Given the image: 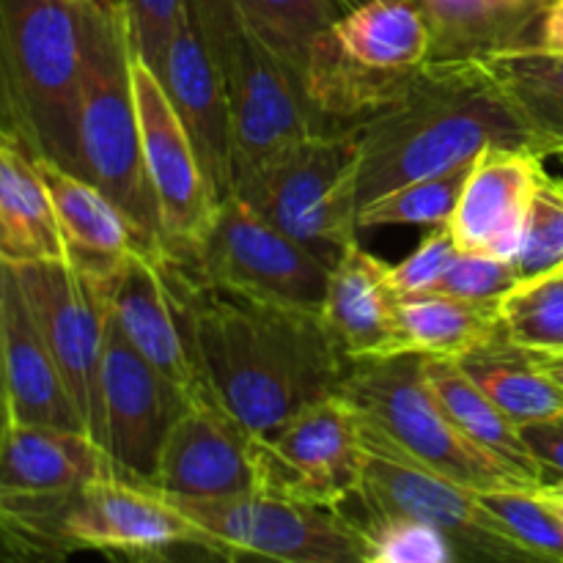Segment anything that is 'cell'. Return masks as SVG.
Segmentation results:
<instances>
[{
  "instance_id": "6da1fadb",
  "label": "cell",
  "mask_w": 563,
  "mask_h": 563,
  "mask_svg": "<svg viewBox=\"0 0 563 563\" xmlns=\"http://www.w3.org/2000/svg\"><path fill=\"white\" fill-rule=\"evenodd\" d=\"M165 262V258H163ZM209 394L253 434L333 396L350 368L322 313L245 300L165 262Z\"/></svg>"
},
{
  "instance_id": "7a4b0ae2",
  "label": "cell",
  "mask_w": 563,
  "mask_h": 563,
  "mask_svg": "<svg viewBox=\"0 0 563 563\" xmlns=\"http://www.w3.org/2000/svg\"><path fill=\"white\" fill-rule=\"evenodd\" d=\"M357 207L405 181L471 163L493 143L539 154L484 60H423L399 99L357 124Z\"/></svg>"
},
{
  "instance_id": "3957f363",
  "label": "cell",
  "mask_w": 563,
  "mask_h": 563,
  "mask_svg": "<svg viewBox=\"0 0 563 563\" xmlns=\"http://www.w3.org/2000/svg\"><path fill=\"white\" fill-rule=\"evenodd\" d=\"M132 60L135 44L121 0H82L77 174L108 192L132 220L143 247L165 258L157 201L143 163Z\"/></svg>"
},
{
  "instance_id": "277c9868",
  "label": "cell",
  "mask_w": 563,
  "mask_h": 563,
  "mask_svg": "<svg viewBox=\"0 0 563 563\" xmlns=\"http://www.w3.org/2000/svg\"><path fill=\"white\" fill-rule=\"evenodd\" d=\"M82 0H0V137L77 174Z\"/></svg>"
},
{
  "instance_id": "5b68a950",
  "label": "cell",
  "mask_w": 563,
  "mask_h": 563,
  "mask_svg": "<svg viewBox=\"0 0 563 563\" xmlns=\"http://www.w3.org/2000/svg\"><path fill=\"white\" fill-rule=\"evenodd\" d=\"M187 14L201 36L234 126V190L295 143L328 132L308 104L302 77L242 16L234 0H187Z\"/></svg>"
},
{
  "instance_id": "8992f818",
  "label": "cell",
  "mask_w": 563,
  "mask_h": 563,
  "mask_svg": "<svg viewBox=\"0 0 563 563\" xmlns=\"http://www.w3.org/2000/svg\"><path fill=\"white\" fill-rule=\"evenodd\" d=\"M335 394L350 401L366 421L383 429L399 449L462 487L476 493L531 489L456 429L429 388L423 355L399 352L352 361Z\"/></svg>"
},
{
  "instance_id": "52a82bcc",
  "label": "cell",
  "mask_w": 563,
  "mask_h": 563,
  "mask_svg": "<svg viewBox=\"0 0 563 563\" xmlns=\"http://www.w3.org/2000/svg\"><path fill=\"white\" fill-rule=\"evenodd\" d=\"M357 170V124L313 132L280 154L262 174L236 187L234 196L319 258L335 264L341 251L350 247L361 231Z\"/></svg>"
},
{
  "instance_id": "ba28073f",
  "label": "cell",
  "mask_w": 563,
  "mask_h": 563,
  "mask_svg": "<svg viewBox=\"0 0 563 563\" xmlns=\"http://www.w3.org/2000/svg\"><path fill=\"white\" fill-rule=\"evenodd\" d=\"M187 278L245 300L322 313L330 269L302 242L253 212L240 196H225L212 225L190 256L170 262Z\"/></svg>"
},
{
  "instance_id": "9c48e42d",
  "label": "cell",
  "mask_w": 563,
  "mask_h": 563,
  "mask_svg": "<svg viewBox=\"0 0 563 563\" xmlns=\"http://www.w3.org/2000/svg\"><path fill=\"white\" fill-rule=\"evenodd\" d=\"M361 416V412H357ZM366 471L357 500L363 515L421 520L445 533L460 561H531L476 489L432 471L361 416Z\"/></svg>"
},
{
  "instance_id": "30bf717a",
  "label": "cell",
  "mask_w": 563,
  "mask_h": 563,
  "mask_svg": "<svg viewBox=\"0 0 563 563\" xmlns=\"http://www.w3.org/2000/svg\"><path fill=\"white\" fill-rule=\"evenodd\" d=\"M165 498L209 533L220 559L256 555L284 563H368L366 533L344 509L275 495L231 500Z\"/></svg>"
},
{
  "instance_id": "8fae6325",
  "label": "cell",
  "mask_w": 563,
  "mask_h": 563,
  "mask_svg": "<svg viewBox=\"0 0 563 563\" xmlns=\"http://www.w3.org/2000/svg\"><path fill=\"white\" fill-rule=\"evenodd\" d=\"M258 495L344 509L363 487L366 443L355 407L339 394L311 401L256 434Z\"/></svg>"
},
{
  "instance_id": "7c38bea8",
  "label": "cell",
  "mask_w": 563,
  "mask_h": 563,
  "mask_svg": "<svg viewBox=\"0 0 563 563\" xmlns=\"http://www.w3.org/2000/svg\"><path fill=\"white\" fill-rule=\"evenodd\" d=\"M11 267V264H9ZM33 322L58 366L86 432L102 438V355L108 330L104 275L71 262H36L11 267ZM102 445V443H99Z\"/></svg>"
},
{
  "instance_id": "4fadbf2b",
  "label": "cell",
  "mask_w": 563,
  "mask_h": 563,
  "mask_svg": "<svg viewBox=\"0 0 563 563\" xmlns=\"http://www.w3.org/2000/svg\"><path fill=\"white\" fill-rule=\"evenodd\" d=\"M58 533L64 553L99 550L159 559L179 548H190L218 555L209 533L201 531L174 500L115 473L93 478L64 500Z\"/></svg>"
},
{
  "instance_id": "5bb4252c",
  "label": "cell",
  "mask_w": 563,
  "mask_h": 563,
  "mask_svg": "<svg viewBox=\"0 0 563 563\" xmlns=\"http://www.w3.org/2000/svg\"><path fill=\"white\" fill-rule=\"evenodd\" d=\"M132 80H135L137 121H141L143 163L157 201L165 258L179 262L190 256L192 247L203 240L220 207V198L203 174L201 159L163 82L137 55L132 60Z\"/></svg>"
},
{
  "instance_id": "9a60e30c",
  "label": "cell",
  "mask_w": 563,
  "mask_h": 563,
  "mask_svg": "<svg viewBox=\"0 0 563 563\" xmlns=\"http://www.w3.org/2000/svg\"><path fill=\"white\" fill-rule=\"evenodd\" d=\"M102 443L110 471L152 487L163 440L187 405L185 394L165 379L126 341L113 313H108L102 355Z\"/></svg>"
},
{
  "instance_id": "2e32d148",
  "label": "cell",
  "mask_w": 563,
  "mask_h": 563,
  "mask_svg": "<svg viewBox=\"0 0 563 563\" xmlns=\"http://www.w3.org/2000/svg\"><path fill=\"white\" fill-rule=\"evenodd\" d=\"M152 489L196 500L258 495L256 434L212 394L187 399L163 440Z\"/></svg>"
},
{
  "instance_id": "e0dca14e",
  "label": "cell",
  "mask_w": 563,
  "mask_h": 563,
  "mask_svg": "<svg viewBox=\"0 0 563 563\" xmlns=\"http://www.w3.org/2000/svg\"><path fill=\"white\" fill-rule=\"evenodd\" d=\"M104 286L110 313L126 341L165 379H170L185 399L209 394L187 333L185 308L176 297L163 258L132 247L104 275Z\"/></svg>"
},
{
  "instance_id": "ac0fdd59",
  "label": "cell",
  "mask_w": 563,
  "mask_h": 563,
  "mask_svg": "<svg viewBox=\"0 0 563 563\" xmlns=\"http://www.w3.org/2000/svg\"><path fill=\"white\" fill-rule=\"evenodd\" d=\"M154 75L159 77L176 115L185 124L212 190L218 192L220 201L225 196H234L231 110L225 102L218 69H214L187 11L170 33V42Z\"/></svg>"
},
{
  "instance_id": "d6986e66",
  "label": "cell",
  "mask_w": 563,
  "mask_h": 563,
  "mask_svg": "<svg viewBox=\"0 0 563 563\" xmlns=\"http://www.w3.org/2000/svg\"><path fill=\"white\" fill-rule=\"evenodd\" d=\"M542 170L544 159L537 152L498 143L484 148L473 159L465 190L449 220L460 251L515 256Z\"/></svg>"
},
{
  "instance_id": "ffe728a7",
  "label": "cell",
  "mask_w": 563,
  "mask_h": 563,
  "mask_svg": "<svg viewBox=\"0 0 563 563\" xmlns=\"http://www.w3.org/2000/svg\"><path fill=\"white\" fill-rule=\"evenodd\" d=\"M0 289H3L0 361H3V396L9 421L47 423V427L86 432V423L60 379L58 366L27 311L14 269L5 262H0Z\"/></svg>"
},
{
  "instance_id": "44dd1931",
  "label": "cell",
  "mask_w": 563,
  "mask_h": 563,
  "mask_svg": "<svg viewBox=\"0 0 563 563\" xmlns=\"http://www.w3.org/2000/svg\"><path fill=\"white\" fill-rule=\"evenodd\" d=\"M399 300L390 264L355 240L330 269L322 319L350 361L399 355Z\"/></svg>"
},
{
  "instance_id": "7402d4cb",
  "label": "cell",
  "mask_w": 563,
  "mask_h": 563,
  "mask_svg": "<svg viewBox=\"0 0 563 563\" xmlns=\"http://www.w3.org/2000/svg\"><path fill=\"white\" fill-rule=\"evenodd\" d=\"M110 471L102 445L80 429L5 421L0 434V493L69 495Z\"/></svg>"
},
{
  "instance_id": "603a6c76",
  "label": "cell",
  "mask_w": 563,
  "mask_h": 563,
  "mask_svg": "<svg viewBox=\"0 0 563 563\" xmlns=\"http://www.w3.org/2000/svg\"><path fill=\"white\" fill-rule=\"evenodd\" d=\"M418 69V66H416ZM416 69L390 71L363 64L335 38L333 25L311 42L302 64L308 104L328 130L355 126L388 108L410 86Z\"/></svg>"
},
{
  "instance_id": "cb8c5ba5",
  "label": "cell",
  "mask_w": 563,
  "mask_h": 563,
  "mask_svg": "<svg viewBox=\"0 0 563 563\" xmlns=\"http://www.w3.org/2000/svg\"><path fill=\"white\" fill-rule=\"evenodd\" d=\"M36 165L53 198L71 264L88 273L108 275L132 247L146 251L132 220L108 192L99 190L86 176L60 168L49 159H36Z\"/></svg>"
},
{
  "instance_id": "d4e9b609",
  "label": "cell",
  "mask_w": 563,
  "mask_h": 563,
  "mask_svg": "<svg viewBox=\"0 0 563 563\" xmlns=\"http://www.w3.org/2000/svg\"><path fill=\"white\" fill-rule=\"evenodd\" d=\"M429 27V60H484L537 44L548 11L506 0H418Z\"/></svg>"
},
{
  "instance_id": "484cf974",
  "label": "cell",
  "mask_w": 563,
  "mask_h": 563,
  "mask_svg": "<svg viewBox=\"0 0 563 563\" xmlns=\"http://www.w3.org/2000/svg\"><path fill=\"white\" fill-rule=\"evenodd\" d=\"M423 374L443 410L473 445L493 456L526 487H542V467L533 460L522 429L504 410H498L487 394L478 390V385L467 377L460 363L451 357L423 355Z\"/></svg>"
},
{
  "instance_id": "4316f807",
  "label": "cell",
  "mask_w": 563,
  "mask_h": 563,
  "mask_svg": "<svg viewBox=\"0 0 563 563\" xmlns=\"http://www.w3.org/2000/svg\"><path fill=\"white\" fill-rule=\"evenodd\" d=\"M0 262H69L36 159L0 137Z\"/></svg>"
},
{
  "instance_id": "83f0119b",
  "label": "cell",
  "mask_w": 563,
  "mask_h": 563,
  "mask_svg": "<svg viewBox=\"0 0 563 563\" xmlns=\"http://www.w3.org/2000/svg\"><path fill=\"white\" fill-rule=\"evenodd\" d=\"M500 333V302L462 300L440 291H418L399 300V352L460 361Z\"/></svg>"
},
{
  "instance_id": "f1b7e54d",
  "label": "cell",
  "mask_w": 563,
  "mask_h": 563,
  "mask_svg": "<svg viewBox=\"0 0 563 563\" xmlns=\"http://www.w3.org/2000/svg\"><path fill=\"white\" fill-rule=\"evenodd\" d=\"M456 363L520 429L563 416L561 385L533 361L531 352L511 344L504 333L462 355Z\"/></svg>"
},
{
  "instance_id": "f546056e",
  "label": "cell",
  "mask_w": 563,
  "mask_h": 563,
  "mask_svg": "<svg viewBox=\"0 0 563 563\" xmlns=\"http://www.w3.org/2000/svg\"><path fill=\"white\" fill-rule=\"evenodd\" d=\"M544 159L563 152V55L537 44L484 58Z\"/></svg>"
},
{
  "instance_id": "4dcf8cb0",
  "label": "cell",
  "mask_w": 563,
  "mask_h": 563,
  "mask_svg": "<svg viewBox=\"0 0 563 563\" xmlns=\"http://www.w3.org/2000/svg\"><path fill=\"white\" fill-rule=\"evenodd\" d=\"M344 49L377 69L405 71L429 60V27L418 0H368L333 22Z\"/></svg>"
},
{
  "instance_id": "1f68e13d",
  "label": "cell",
  "mask_w": 563,
  "mask_h": 563,
  "mask_svg": "<svg viewBox=\"0 0 563 563\" xmlns=\"http://www.w3.org/2000/svg\"><path fill=\"white\" fill-rule=\"evenodd\" d=\"M471 163L443 170L434 176L405 181L383 196L372 198L357 212L361 229H385V225H440L449 223L460 203L465 181L471 176Z\"/></svg>"
},
{
  "instance_id": "d6a6232c",
  "label": "cell",
  "mask_w": 563,
  "mask_h": 563,
  "mask_svg": "<svg viewBox=\"0 0 563 563\" xmlns=\"http://www.w3.org/2000/svg\"><path fill=\"white\" fill-rule=\"evenodd\" d=\"M234 5L300 77L313 38L350 11L341 0H234Z\"/></svg>"
},
{
  "instance_id": "836d02e7",
  "label": "cell",
  "mask_w": 563,
  "mask_h": 563,
  "mask_svg": "<svg viewBox=\"0 0 563 563\" xmlns=\"http://www.w3.org/2000/svg\"><path fill=\"white\" fill-rule=\"evenodd\" d=\"M500 324L511 344L531 352H563V267L517 284L500 300Z\"/></svg>"
},
{
  "instance_id": "e575fe53",
  "label": "cell",
  "mask_w": 563,
  "mask_h": 563,
  "mask_svg": "<svg viewBox=\"0 0 563 563\" xmlns=\"http://www.w3.org/2000/svg\"><path fill=\"white\" fill-rule=\"evenodd\" d=\"M511 264L520 284L563 267V179L542 170Z\"/></svg>"
},
{
  "instance_id": "d590c367",
  "label": "cell",
  "mask_w": 563,
  "mask_h": 563,
  "mask_svg": "<svg viewBox=\"0 0 563 563\" xmlns=\"http://www.w3.org/2000/svg\"><path fill=\"white\" fill-rule=\"evenodd\" d=\"M482 504L498 517L531 561H563V522L537 489H484Z\"/></svg>"
},
{
  "instance_id": "8d00e7d4",
  "label": "cell",
  "mask_w": 563,
  "mask_h": 563,
  "mask_svg": "<svg viewBox=\"0 0 563 563\" xmlns=\"http://www.w3.org/2000/svg\"><path fill=\"white\" fill-rule=\"evenodd\" d=\"M366 533L368 563H451L454 544L438 528L396 515H350Z\"/></svg>"
},
{
  "instance_id": "74e56055",
  "label": "cell",
  "mask_w": 563,
  "mask_h": 563,
  "mask_svg": "<svg viewBox=\"0 0 563 563\" xmlns=\"http://www.w3.org/2000/svg\"><path fill=\"white\" fill-rule=\"evenodd\" d=\"M517 284L520 278H517L511 258L495 256V253L460 251L443 278L429 291L476 302H500L509 291L517 289Z\"/></svg>"
},
{
  "instance_id": "f35d334b",
  "label": "cell",
  "mask_w": 563,
  "mask_h": 563,
  "mask_svg": "<svg viewBox=\"0 0 563 563\" xmlns=\"http://www.w3.org/2000/svg\"><path fill=\"white\" fill-rule=\"evenodd\" d=\"M456 253H460V245H456L454 234H451V225H429V231L418 242L416 251L405 262L390 267V284H394L396 295L405 297L432 289L443 278L445 269L451 267Z\"/></svg>"
},
{
  "instance_id": "ab89813d",
  "label": "cell",
  "mask_w": 563,
  "mask_h": 563,
  "mask_svg": "<svg viewBox=\"0 0 563 563\" xmlns=\"http://www.w3.org/2000/svg\"><path fill=\"white\" fill-rule=\"evenodd\" d=\"M130 20L135 55L157 71L170 33L187 11V0H121Z\"/></svg>"
},
{
  "instance_id": "60d3db41",
  "label": "cell",
  "mask_w": 563,
  "mask_h": 563,
  "mask_svg": "<svg viewBox=\"0 0 563 563\" xmlns=\"http://www.w3.org/2000/svg\"><path fill=\"white\" fill-rule=\"evenodd\" d=\"M528 449L542 467L544 484H563V416L522 427Z\"/></svg>"
},
{
  "instance_id": "b9f144b4",
  "label": "cell",
  "mask_w": 563,
  "mask_h": 563,
  "mask_svg": "<svg viewBox=\"0 0 563 563\" xmlns=\"http://www.w3.org/2000/svg\"><path fill=\"white\" fill-rule=\"evenodd\" d=\"M537 47L563 55V0H555L548 9V14H544L542 27H539Z\"/></svg>"
},
{
  "instance_id": "7bdbcfd3",
  "label": "cell",
  "mask_w": 563,
  "mask_h": 563,
  "mask_svg": "<svg viewBox=\"0 0 563 563\" xmlns=\"http://www.w3.org/2000/svg\"><path fill=\"white\" fill-rule=\"evenodd\" d=\"M531 357L563 388V352H531Z\"/></svg>"
},
{
  "instance_id": "ee69618b",
  "label": "cell",
  "mask_w": 563,
  "mask_h": 563,
  "mask_svg": "<svg viewBox=\"0 0 563 563\" xmlns=\"http://www.w3.org/2000/svg\"><path fill=\"white\" fill-rule=\"evenodd\" d=\"M537 495L550 506V509L555 511V515H559V520L563 522V493L561 489L550 487V484H542V487H537Z\"/></svg>"
},
{
  "instance_id": "f6af8a7d",
  "label": "cell",
  "mask_w": 563,
  "mask_h": 563,
  "mask_svg": "<svg viewBox=\"0 0 563 563\" xmlns=\"http://www.w3.org/2000/svg\"><path fill=\"white\" fill-rule=\"evenodd\" d=\"M506 3L515 5H526V9H537V11H548L555 0H506Z\"/></svg>"
},
{
  "instance_id": "bcb514c9",
  "label": "cell",
  "mask_w": 563,
  "mask_h": 563,
  "mask_svg": "<svg viewBox=\"0 0 563 563\" xmlns=\"http://www.w3.org/2000/svg\"><path fill=\"white\" fill-rule=\"evenodd\" d=\"M0 350H3V289H0ZM0 390H3V361H0Z\"/></svg>"
},
{
  "instance_id": "7dc6e473",
  "label": "cell",
  "mask_w": 563,
  "mask_h": 563,
  "mask_svg": "<svg viewBox=\"0 0 563 563\" xmlns=\"http://www.w3.org/2000/svg\"><path fill=\"white\" fill-rule=\"evenodd\" d=\"M5 421H9V410H5V399H3V390H0V434H3Z\"/></svg>"
},
{
  "instance_id": "c3c4849f",
  "label": "cell",
  "mask_w": 563,
  "mask_h": 563,
  "mask_svg": "<svg viewBox=\"0 0 563 563\" xmlns=\"http://www.w3.org/2000/svg\"><path fill=\"white\" fill-rule=\"evenodd\" d=\"M341 3H344L346 9H355V5H363V3H368V0H341Z\"/></svg>"
},
{
  "instance_id": "681fc988",
  "label": "cell",
  "mask_w": 563,
  "mask_h": 563,
  "mask_svg": "<svg viewBox=\"0 0 563 563\" xmlns=\"http://www.w3.org/2000/svg\"><path fill=\"white\" fill-rule=\"evenodd\" d=\"M550 487H555V489H561V493H563V484H550Z\"/></svg>"
},
{
  "instance_id": "f907efd6",
  "label": "cell",
  "mask_w": 563,
  "mask_h": 563,
  "mask_svg": "<svg viewBox=\"0 0 563 563\" xmlns=\"http://www.w3.org/2000/svg\"><path fill=\"white\" fill-rule=\"evenodd\" d=\"M555 159H559V163L563 165V152H561V154H555Z\"/></svg>"
}]
</instances>
